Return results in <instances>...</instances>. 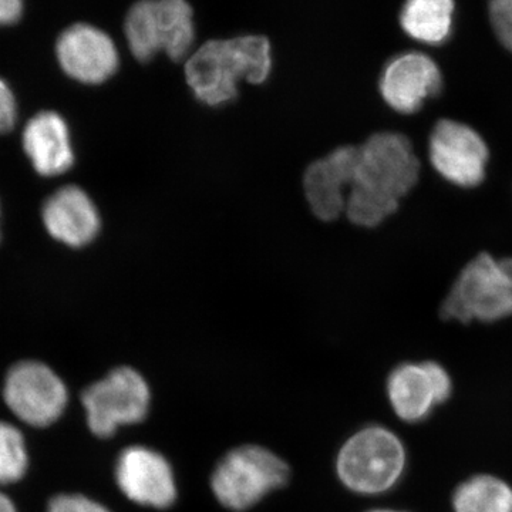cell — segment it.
I'll return each instance as SVG.
<instances>
[{"mask_svg":"<svg viewBox=\"0 0 512 512\" xmlns=\"http://www.w3.org/2000/svg\"><path fill=\"white\" fill-rule=\"evenodd\" d=\"M274 67L271 42L261 35L212 39L184 63L185 80L195 99L220 107L237 99L238 84H262Z\"/></svg>","mask_w":512,"mask_h":512,"instance_id":"1","label":"cell"},{"mask_svg":"<svg viewBox=\"0 0 512 512\" xmlns=\"http://www.w3.org/2000/svg\"><path fill=\"white\" fill-rule=\"evenodd\" d=\"M292 468L284 457L262 444L232 447L217 461L210 476V490L224 510L247 512L269 495L284 490Z\"/></svg>","mask_w":512,"mask_h":512,"instance_id":"2","label":"cell"},{"mask_svg":"<svg viewBox=\"0 0 512 512\" xmlns=\"http://www.w3.org/2000/svg\"><path fill=\"white\" fill-rule=\"evenodd\" d=\"M406 463V448L399 436L387 427L369 424L340 444L335 474L350 493L376 497L396 487Z\"/></svg>","mask_w":512,"mask_h":512,"instance_id":"3","label":"cell"},{"mask_svg":"<svg viewBox=\"0 0 512 512\" xmlns=\"http://www.w3.org/2000/svg\"><path fill=\"white\" fill-rule=\"evenodd\" d=\"M82 406L90 433L97 439H111L124 427L138 426L148 419L153 389L136 367H114L83 390Z\"/></svg>","mask_w":512,"mask_h":512,"instance_id":"4","label":"cell"},{"mask_svg":"<svg viewBox=\"0 0 512 512\" xmlns=\"http://www.w3.org/2000/svg\"><path fill=\"white\" fill-rule=\"evenodd\" d=\"M124 32L131 55L140 62L163 52L185 63L194 52V9L184 0H144L128 10Z\"/></svg>","mask_w":512,"mask_h":512,"instance_id":"5","label":"cell"},{"mask_svg":"<svg viewBox=\"0 0 512 512\" xmlns=\"http://www.w3.org/2000/svg\"><path fill=\"white\" fill-rule=\"evenodd\" d=\"M441 316L467 323H493L512 316V285L500 261L488 254L478 255L461 271L446 301Z\"/></svg>","mask_w":512,"mask_h":512,"instance_id":"6","label":"cell"},{"mask_svg":"<svg viewBox=\"0 0 512 512\" xmlns=\"http://www.w3.org/2000/svg\"><path fill=\"white\" fill-rule=\"evenodd\" d=\"M420 161L409 138L399 133L373 134L357 147L353 187L399 201L419 181Z\"/></svg>","mask_w":512,"mask_h":512,"instance_id":"7","label":"cell"},{"mask_svg":"<svg viewBox=\"0 0 512 512\" xmlns=\"http://www.w3.org/2000/svg\"><path fill=\"white\" fill-rule=\"evenodd\" d=\"M3 400L23 424L45 429L62 419L69 404V390L52 367L25 360L10 367L3 383Z\"/></svg>","mask_w":512,"mask_h":512,"instance_id":"8","label":"cell"},{"mask_svg":"<svg viewBox=\"0 0 512 512\" xmlns=\"http://www.w3.org/2000/svg\"><path fill=\"white\" fill-rule=\"evenodd\" d=\"M114 481L130 503L150 510H170L180 495L171 461L157 448L144 444H131L120 451Z\"/></svg>","mask_w":512,"mask_h":512,"instance_id":"9","label":"cell"},{"mask_svg":"<svg viewBox=\"0 0 512 512\" xmlns=\"http://www.w3.org/2000/svg\"><path fill=\"white\" fill-rule=\"evenodd\" d=\"M431 164L441 177L460 187L483 183L488 147L476 130L453 120H440L430 136Z\"/></svg>","mask_w":512,"mask_h":512,"instance_id":"10","label":"cell"},{"mask_svg":"<svg viewBox=\"0 0 512 512\" xmlns=\"http://www.w3.org/2000/svg\"><path fill=\"white\" fill-rule=\"evenodd\" d=\"M387 399L394 414L407 423L427 419L434 407L450 399L453 382L436 362L403 363L387 377Z\"/></svg>","mask_w":512,"mask_h":512,"instance_id":"11","label":"cell"},{"mask_svg":"<svg viewBox=\"0 0 512 512\" xmlns=\"http://www.w3.org/2000/svg\"><path fill=\"white\" fill-rule=\"evenodd\" d=\"M357 147L336 148L313 161L303 174V192L315 217L332 222L345 214L350 188L355 184Z\"/></svg>","mask_w":512,"mask_h":512,"instance_id":"12","label":"cell"},{"mask_svg":"<svg viewBox=\"0 0 512 512\" xmlns=\"http://www.w3.org/2000/svg\"><path fill=\"white\" fill-rule=\"evenodd\" d=\"M57 59L77 82L101 84L119 69V52L111 37L86 23H77L57 40Z\"/></svg>","mask_w":512,"mask_h":512,"instance_id":"13","label":"cell"},{"mask_svg":"<svg viewBox=\"0 0 512 512\" xmlns=\"http://www.w3.org/2000/svg\"><path fill=\"white\" fill-rule=\"evenodd\" d=\"M380 94L397 113L412 114L443 87L439 66L419 52L404 53L390 60L380 77Z\"/></svg>","mask_w":512,"mask_h":512,"instance_id":"14","label":"cell"},{"mask_svg":"<svg viewBox=\"0 0 512 512\" xmlns=\"http://www.w3.org/2000/svg\"><path fill=\"white\" fill-rule=\"evenodd\" d=\"M43 221L53 238L73 248L89 245L101 228L96 205L79 187H64L52 195L43 210Z\"/></svg>","mask_w":512,"mask_h":512,"instance_id":"15","label":"cell"},{"mask_svg":"<svg viewBox=\"0 0 512 512\" xmlns=\"http://www.w3.org/2000/svg\"><path fill=\"white\" fill-rule=\"evenodd\" d=\"M23 148L37 173L45 177L66 173L74 163L69 128L52 111H43L29 121L23 133Z\"/></svg>","mask_w":512,"mask_h":512,"instance_id":"16","label":"cell"},{"mask_svg":"<svg viewBox=\"0 0 512 512\" xmlns=\"http://www.w3.org/2000/svg\"><path fill=\"white\" fill-rule=\"evenodd\" d=\"M453 16L451 0H410L400 12V23L413 39L436 45L450 36Z\"/></svg>","mask_w":512,"mask_h":512,"instance_id":"17","label":"cell"},{"mask_svg":"<svg viewBox=\"0 0 512 512\" xmlns=\"http://www.w3.org/2000/svg\"><path fill=\"white\" fill-rule=\"evenodd\" d=\"M454 512H512V487L501 478L480 474L458 485Z\"/></svg>","mask_w":512,"mask_h":512,"instance_id":"18","label":"cell"},{"mask_svg":"<svg viewBox=\"0 0 512 512\" xmlns=\"http://www.w3.org/2000/svg\"><path fill=\"white\" fill-rule=\"evenodd\" d=\"M29 470V451L18 426L0 420V487L19 483Z\"/></svg>","mask_w":512,"mask_h":512,"instance_id":"19","label":"cell"},{"mask_svg":"<svg viewBox=\"0 0 512 512\" xmlns=\"http://www.w3.org/2000/svg\"><path fill=\"white\" fill-rule=\"evenodd\" d=\"M399 208V201L380 197L362 188H350L345 215L357 227L375 228Z\"/></svg>","mask_w":512,"mask_h":512,"instance_id":"20","label":"cell"},{"mask_svg":"<svg viewBox=\"0 0 512 512\" xmlns=\"http://www.w3.org/2000/svg\"><path fill=\"white\" fill-rule=\"evenodd\" d=\"M46 512H113L107 505L84 494H59L47 504Z\"/></svg>","mask_w":512,"mask_h":512,"instance_id":"21","label":"cell"},{"mask_svg":"<svg viewBox=\"0 0 512 512\" xmlns=\"http://www.w3.org/2000/svg\"><path fill=\"white\" fill-rule=\"evenodd\" d=\"M490 16L495 33L512 50V0H495L490 5Z\"/></svg>","mask_w":512,"mask_h":512,"instance_id":"22","label":"cell"},{"mask_svg":"<svg viewBox=\"0 0 512 512\" xmlns=\"http://www.w3.org/2000/svg\"><path fill=\"white\" fill-rule=\"evenodd\" d=\"M18 119L16 100L8 84L0 79V133H8Z\"/></svg>","mask_w":512,"mask_h":512,"instance_id":"23","label":"cell"},{"mask_svg":"<svg viewBox=\"0 0 512 512\" xmlns=\"http://www.w3.org/2000/svg\"><path fill=\"white\" fill-rule=\"evenodd\" d=\"M23 5L19 0H0V25H13L22 16Z\"/></svg>","mask_w":512,"mask_h":512,"instance_id":"24","label":"cell"},{"mask_svg":"<svg viewBox=\"0 0 512 512\" xmlns=\"http://www.w3.org/2000/svg\"><path fill=\"white\" fill-rule=\"evenodd\" d=\"M0 512H19L15 501L8 494L0 490Z\"/></svg>","mask_w":512,"mask_h":512,"instance_id":"25","label":"cell"},{"mask_svg":"<svg viewBox=\"0 0 512 512\" xmlns=\"http://www.w3.org/2000/svg\"><path fill=\"white\" fill-rule=\"evenodd\" d=\"M500 265L512 285V258L503 259V261H500Z\"/></svg>","mask_w":512,"mask_h":512,"instance_id":"26","label":"cell"},{"mask_svg":"<svg viewBox=\"0 0 512 512\" xmlns=\"http://www.w3.org/2000/svg\"><path fill=\"white\" fill-rule=\"evenodd\" d=\"M366 512H406V511L392 510V508H373V510H369Z\"/></svg>","mask_w":512,"mask_h":512,"instance_id":"27","label":"cell"}]
</instances>
